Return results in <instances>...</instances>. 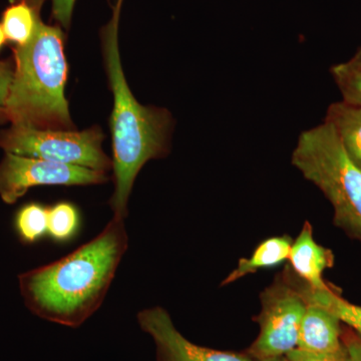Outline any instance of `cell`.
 <instances>
[{"mask_svg":"<svg viewBox=\"0 0 361 361\" xmlns=\"http://www.w3.org/2000/svg\"><path fill=\"white\" fill-rule=\"evenodd\" d=\"M137 322L155 343L156 361H257L246 353L217 350L193 343L180 334L168 311L161 306L140 311Z\"/></svg>","mask_w":361,"mask_h":361,"instance_id":"ba28073f","label":"cell"},{"mask_svg":"<svg viewBox=\"0 0 361 361\" xmlns=\"http://www.w3.org/2000/svg\"><path fill=\"white\" fill-rule=\"evenodd\" d=\"M261 311L255 318L260 332L246 353L255 360L280 357L297 348L307 302L290 266L276 275L260 294Z\"/></svg>","mask_w":361,"mask_h":361,"instance_id":"8992f818","label":"cell"},{"mask_svg":"<svg viewBox=\"0 0 361 361\" xmlns=\"http://www.w3.org/2000/svg\"><path fill=\"white\" fill-rule=\"evenodd\" d=\"M299 288L306 301L322 306L334 313L346 326L350 327L361 336V306L342 298L336 287L330 286L323 290H316L297 276Z\"/></svg>","mask_w":361,"mask_h":361,"instance_id":"5bb4252c","label":"cell"},{"mask_svg":"<svg viewBox=\"0 0 361 361\" xmlns=\"http://www.w3.org/2000/svg\"><path fill=\"white\" fill-rule=\"evenodd\" d=\"M13 78V68L11 63H0V121L6 118V102Z\"/></svg>","mask_w":361,"mask_h":361,"instance_id":"d6986e66","label":"cell"},{"mask_svg":"<svg viewBox=\"0 0 361 361\" xmlns=\"http://www.w3.org/2000/svg\"><path fill=\"white\" fill-rule=\"evenodd\" d=\"M45 0H11L2 13L1 25L7 40L16 47L32 39L42 21L40 11Z\"/></svg>","mask_w":361,"mask_h":361,"instance_id":"4fadbf2b","label":"cell"},{"mask_svg":"<svg viewBox=\"0 0 361 361\" xmlns=\"http://www.w3.org/2000/svg\"><path fill=\"white\" fill-rule=\"evenodd\" d=\"M104 139L99 127L78 132L11 125L0 133V148L6 153L108 173L113 168V161L102 147Z\"/></svg>","mask_w":361,"mask_h":361,"instance_id":"5b68a950","label":"cell"},{"mask_svg":"<svg viewBox=\"0 0 361 361\" xmlns=\"http://www.w3.org/2000/svg\"><path fill=\"white\" fill-rule=\"evenodd\" d=\"M292 240L288 235L263 240L248 258H240L236 268L223 280L221 286L234 283L237 280L254 274L259 270L269 269L283 264L290 255Z\"/></svg>","mask_w":361,"mask_h":361,"instance_id":"8fae6325","label":"cell"},{"mask_svg":"<svg viewBox=\"0 0 361 361\" xmlns=\"http://www.w3.org/2000/svg\"><path fill=\"white\" fill-rule=\"evenodd\" d=\"M307 302L297 349L313 355H331L344 348L342 322L334 313L317 304Z\"/></svg>","mask_w":361,"mask_h":361,"instance_id":"30bf717a","label":"cell"},{"mask_svg":"<svg viewBox=\"0 0 361 361\" xmlns=\"http://www.w3.org/2000/svg\"><path fill=\"white\" fill-rule=\"evenodd\" d=\"M292 165L316 185L334 210V225L361 244V171L349 159L330 123L299 135Z\"/></svg>","mask_w":361,"mask_h":361,"instance_id":"277c9868","label":"cell"},{"mask_svg":"<svg viewBox=\"0 0 361 361\" xmlns=\"http://www.w3.org/2000/svg\"><path fill=\"white\" fill-rule=\"evenodd\" d=\"M324 122L336 130L342 147L361 171V106L338 102L330 104Z\"/></svg>","mask_w":361,"mask_h":361,"instance_id":"7c38bea8","label":"cell"},{"mask_svg":"<svg viewBox=\"0 0 361 361\" xmlns=\"http://www.w3.org/2000/svg\"><path fill=\"white\" fill-rule=\"evenodd\" d=\"M103 171L6 153L0 161V198L13 205L39 186H90L108 182Z\"/></svg>","mask_w":361,"mask_h":361,"instance_id":"52a82bcc","label":"cell"},{"mask_svg":"<svg viewBox=\"0 0 361 361\" xmlns=\"http://www.w3.org/2000/svg\"><path fill=\"white\" fill-rule=\"evenodd\" d=\"M49 208L39 203H30L23 206L16 216V233L21 241L32 244L44 238L47 234Z\"/></svg>","mask_w":361,"mask_h":361,"instance_id":"e0dca14e","label":"cell"},{"mask_svg":"<svg viewBox=\"0 0 361 361\" xmlns=\"http://www.w3.org/2000/svg\"><path fill=\"white\" fill-rule=\"evenodd\" d=\"M257 361H289L285 356H280V357L269 358V360H257Z\"/></svg>","mask_w":361,"mask_h":361,"instance_id":"603a6c76","label":"cell"},{"mask_svg":"<svg viewBox=\"0 0 361 361\" xmlns=\"http://www.w3.org/2000/svg\"><path fill=\"white\" fill-rule=\"evenodd\" d=\"M330 73L342 94V101L361 106V47L345 63L330 68Z\"/></svg>","mask_w":361,"mask_h":361,"instance_id":"9a60e30c","label":"cell"},{"mask_svg":"<svg viewBox=\"0 0 361 361\" xmlns=\"http://www.w3.org/2000/svg\"><path fill=\"white\" fill-rule=\"evenodd\" d=\"M80 220L77 207L68 202H59L49 208L47 234L54 242L66 243L77 234Z\"/></svg>","mask_w":361,"mask_h":361,"instance_id":"2e32d148","label":"cell"},{"mask_svg":"<svg viewBox=\"0 0 361 361\" xmlns=\"http://www.w3.org/2000/svg\"><path fill=\"white\" fill-rule=\"evenodd\" d=\"M123 0L111 4V18L102 28L104 66L114 97L111 116L115 191L110 200L113 217L126 220L135 180L149 161L170 152L173 118L166 109L142 106L130 90L118 47V26Z\"/></svg>","mask_w":361,"mask_h":361,"instance_id":"7a4b0ae2","label":"cell"},{"mask_svg":"<svg viewBox=\"0 0 361 361\" xmlns=\"http://www.w3.org/2000/svg\"><path fill=\"white\" fill-rule=\"evenodd\" d=\"M289 361H353L345 346L341 351L331 355H313L300 349H293L285 355Z\"/></svg>","mask_w":361,"mask_h":361,"instance_id":"ac0fdd59","label":"cell"},{"mask_svg":"<svg viewBox=\"0 0 361 361\" xmlns=\"http://www.w3.org/2000/svg\"><path fill=\"white\" fill-rule=\"evenodd\" d=\"M75 0H52V18L68 30L73 18Z\"/></svg>","mask_w":361,"mask_h":361,"instance_id":"ffe728a7","label":"cell"},{"mask_svg":"<svg viewBox=\"0 0 361 361\" xmlns=\"http://www.w3.org/2000/svg\"><path fill=\"white\" fill-rule=\"evenodd\" d=\"M288 261L292 271L311 288L323 290L331 286L324 281L323 273L334 267V252L315 241L312 225L308 221L304 223L295 241L292 242Z\"/></svg>","mask_w":361,"mask_h":361,"instance_id":"9c48e42d","label":"cell"},{"mask_svg":"<svg viewBox=\"0 0 361 361\" xmlns=\"http://www.w3.org/2000/svg\"><path fill=\"white\" fill-rule=\"evenodd\" d=\"M59 25L40 21L32 39L13 49V82L6 118L13 125L39 129L73 130L65 96L68 61Z\"/></svg>","mask_w":361,"mask_h":361,"instance_id":"3957f363","label":"cell"},{"mask_svg":"<svg viewBox=\"0 0 361 361\" xmlns=\"http://www.w3.org/2000/svg\"><path fill=\"white\" fill-rule=\"evenodd\" d=\"M342 342L353 361H361V336L342 323Z\"/></svg>","mask_w":361,"mask_h":361,"instance_id":"44dd1931","label":"cell"},{"mask_svg":"<svg viewBox=\"0 0 361 361\" xmlns=\"http://www.w3.org/2000/svg\"><path fill=\"white\" fill-rule=\"evenodd\" d=\"M6 35H4L2 26L0 25V49H1L4 44H6Z\"/></svg>","mask_w":361,"mask_h":361,"instance_id":"7402d4cb","label":"cell"},{"mask_svg":"<svg viewBox=\"0 0 361 361\" xmlns=\"http://www.w3.org/2000/svg\"><path fill=\"white\" fill-rule=\"evenodd\" d=\"M129 242L125 220L113 217L87 243L23 273L18 283L26 307L45 322L82 326L103 305Z\"/></svg>","mask_w":361,"mask_h":361,"instance_id":"6da1fadb","label":"cell"}]
</instances>
